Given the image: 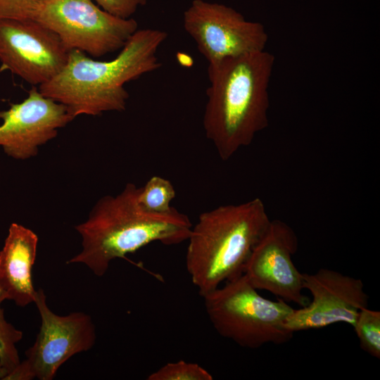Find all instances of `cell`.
I'll return each mask as SVG.
<instances>
[{
    "label": "cell",
    "mask_w": 380,
    "mask_h": 380,
    "mask_svg": "<svg viewBox=\"0 0 380 380\" xmlns=\"http://www.w3.org/2000/svg\"><path fill=\"white\" fill-rule=\"evenodd\" d=\"M274 61L265 50L208 64L203 125L206 138L223 161L249 146L267 127Z\"/></svg>",
    "instance_id": "cell-1"
},
{
    "label": "cell",
    "mask_w": 380,
    "mask_h": 380,
    "mask_svg": "<svg viewBox=\"0 0 380 380\" xmlns=\"http://www.w3.org/2000/svg\"><path fill=\"white\" fill-rule=\"evenodd\" d=\"M167 38L156 29L137 30L110 61L92 59L79 50L69 51L61 71L39 86L45 96L65 105L73 118L123 111L129 93L125 83L157 70L162 66L157 56Z\"/></svg>",
    "instance_id": "cell-2"
},
{
    "label": "cell",
    "mask_w": 380,
    "mask_h": 380,
    "mask_svg": "<svg viewBox=\"0 0 380 380\" xmlns=\"http://www.w3.org/2000/svg\"><path fill=\"white\" fill-rule=\"evenodd\" d=\"M140 188L128 183L116 196L96 203L89 218L75 227L82 249L68 264H84L102 277L113 260L126 258L151 243L169 246L187 241L193 225L188 215L174 207L166 213L147 210L139 201Z\"/></svg>",
    "instance_id": "cell-3"
},
{
    "label": "cell",
    "mask_w": 380,
    "mask_h": 380,
    "mask_svg": "<svg viewBox=\"0 0 380 380\" xmlns=\"http://www.w3.org/2000/svg\"><path fill=\"white\" fill-rule=\"evenodd\" d=\"M270 221L258 197L201 213L187 239L186 267L201 296L243 274Z\"/></svg>",
    "instance_id": "cell-4"
},
{
    "label": "cell",
    "mask_w": 380,
    "mask_h": 380,
    "mask_svg": "<svg viewBox=\"0 0 380 380\" xmlns=\"http://www.w3.org/2000/svg\"><path fill=\"white\" fill-rule=\"evenodd\" d=\"M212 326L219 335L241 347L256 349L283 344L293 334L285 327L293 308L277 298L262 296L241 274L202 296Z\"/></svg>",
    "instance_id": "cell-5"
},
{
    "label": "cell",
    "mask_w": 380,
    "mask_h": 380,
    "mask_svg": "<svg viewBox=\"0 0 380 380\" xmlns=\"http://www.w3.org/2000/svg\"><path fill=\"white\" fill-rule=\"evenodd\" d=\"M34 19L54 32L68 51L96 58L121 49L138 30L134 19L113 15L92 0L40 2Z\"/></svg>",
    "instance_id": "cell-6"
},
{
    "label": "cell",
    "mask_w": 380,
    "mask_h": 380,
    "mask_svg": "<svg viewBox=\"0 0 380 380\" xmlns=\"http://www.w3.org/2000/svg\"><path fill=\"white\" fill-rule=\"evenodd\" d=\"M34 303L41 318L39 333L26 350V358L5 380H51L63 363L95 344L96 328L89 315L82 312L67 315L54 313L47 305L42 289L37 291Z\"/></svg>",
    "instance_id": "cell-7"
},
{
    "label": "cell",
    "mask_w": 380,
    "mask_h": 380,
    "mask_svg": "<svg viewBox=\"0 0 380 380\" xmlns=\"http://www.w3.org/2000/svg\"><path fill=\"white\" fill-rule=\"evenodd\" d=\"M183 27L208 64L265 50L262 24L248 21L231 7L193 0L183 14Z\"/></svg>",
    "instance_id": "cell-8"
},
{
    "label": "cell",
    "mask_w": 380,
    "mask_h": 380,
    "mask_svg": "<svg viewBox=\"0 0 380 380\" xmlns=\"http://www.w3.org/2000/svg\"><path fill=\"white\" fill-rule=\"evenodd\" d=\"M69 51L54 32L34 19L0 20L1 68L32 85L59 73Z\"/></svg>",
    "instance_id": "cell-9"
},
{
    "label": "cell",
    "mask_w": 380,
    "mask_h": 380,
    "mask_svg": "<svg viewBox=\"0 0 380 380\" xmlns=\"http://www.w3.org/2000/svg\"><path fill=\"white\" fill-rule=\"evenodd\" d=\"M303 277V288L312 300L286 318L285 327L293 334L338 323L353 327L359 312L368 308L369 297L360 279L327 268Z\"/></svg>",
    "instance_id": "cell-10"
},
{
    "label": "cell",
    "mask_w": 380,
    "mask_h": 380,
    "mask_svg": "<svg viewBox=\"0 0 380 380\" xmlns=\"http://www.w3.org/2000/svg\"><path fill=\"white\" fill-rule=\"evenodd\" d=\"M298 246L293 229L281 220H271L252 250L243 274L258 291H267L277 298L303 307L310 299L303 293V273L292 259Z\"/></svg>",
    "instance_id": "cell-11"
},
{
    "label": "cell",
    "mask_w": 380,
    "mask_h": 380,
    "mask_svg": "<svg viewBox=\"0 0 380 380\" xmlns=\"http://www.w3.org/2000/svg\"><path fill=\"white\" fill-rule=\"evenodd\" d=\"M74 118L65 105L33 87L22 102L11 103L8 109L0 111V146L8 156L27 159Z\"/></svg>",
    "instance_id": "cell-12"
},
{
    "label": "cell",
    "mask_w": 380,
    "mask_h": 380,
    "mask_svg": "<svg viewBox=\"0 0 380 380\" xmlns=\"http://www.w3.org/2000/svg\"><path fill=\"white\" fill-rule=\"evenodd\" d=\"M38 236L31 229L12 223L0 251V292L20 307L34 303L32 281Z\"/></svg>",
    "instance_id": "cell-13"
},
{
    "label": "cell",
    "mask_w": 380,
    "mask_h": 380,
    "mask_svg": "<svg viewBox=\"0 0 380 380\" xmlns=\"http://www.w3.org/2000/svg\"><path fill=\"white\" fill-rule=\"evenodd\" d=\"M5 296L0 292V379L5 380L20 364L16 344L23 338V331L8 322L4 315L2 303Z\"/></svg>",
    "instance_id": "cell-14"
},
{
    "label": "cell",
    "mask_w": 380,
    "mask_h": 380,
    "mask_svg": "<svg viewBox=\"0 0 380 380\" xmlns=\"http://www.w3.org/2000/svg\"><path fill=\"white\" fill-rule=\"evenodd\" d=\"M175 196V189L171 182L156 175L140 188L139 201L147 210L166 213L173 208L170 203Z\"/></svg>",
    "instance_id": "cell-15"
},
{
    "label": "cell",
    "mask_w": 380,
    "mask_h": 380,
    "mask_svg": "<svg viewBox=\"0 0 380 380\" xmlns=\"http://www.w3.org/2000/svg\"><path fill=\"white\" fill-rule=\"evenodd\" d=\"M361 348L369 355L380 357V312L363 308L353 327Z\"/></svg>",
    "instance_id": "cell-16"
},
{
    "label": "cell",
    "mask_w": 380,
    "mask_h": 380,
    "mask_svg": "<svg viewBox=\"0 0 380 380\" xmlns=\"http://www.w3.org/2000/svg\"><path fill=\"white\" fill-rule=\"evenodd\" d=\"M148 380H212L211 374L197 363L169 362L151 373Z\"/></svg>",
    "instance_id": "cell-17"
},
{
    "label": "cell",
    "mask_w": 380,
    "mask_h": 380,
    "mask_svg": "<svg viewBox=\"0 0 380 380\" xmlns=\"http://www.w3.org/2000/svg\"><path fill=\"white\" fill-rule=\"evenodd\" d=\"M37 0H0V20L34 19Z\"/></svg>",
    "instance_id": "cell-18"
},
{
    "label": "cell",
    "mask_w": 380,
    "mask_h": 380,
    "mask_svg": "<svg viewBox=\"0 0 380 380\" xmlns=\"http://www.w3.org/2000/svg\"><path fill=\"white\" fill-rule=\"evenodd\" d=\"M105 11L121 18H129L147 0H92Z\"/></svg>",
    "instance_id": "cell-19"
},
{
    "label": "cell",
    "mask_w": 380,
    "mask_h": 380,
    "mask_svg": "<svg viewBox=\"0 0 380 380\" xmlns=\"http://www.w3.org/2000/svg\"><path fill=\"white\" fill-rule=\"evenodd\" d=\"M39 2H43V1H48V0H37Z\"/></svg>",
    "instance_id": "cell-20"
}]
</instances>
